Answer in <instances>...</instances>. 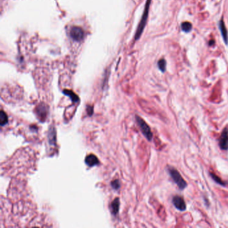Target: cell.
Instances as JSON below:
<instances>
[{"label":"cell","instance_id":"cell-1","mask_svg":"<svg viewBox=\"0 0 228 228\" xmlns=\"http://www.w3.org/2000/svg\"><path fill=\"white\" fill-rule=\"evenodd\" d=\"M151 2V0H147L146 4H145V8H144V12L143 13V16H142V18H141L140 23L139 24V26H138L137 30L136 31L135 36H134L135 40H139L140 38V37H141V35H142L143 32V30L144 29V27H145V26H146Z\"/></svg>","mask_w":228,"mask_h":228},{"label":"cell","instance_id":"cell-2","mask_svg":"<svg viewBox=\"0 0 228 228\" xmlns=\"http://www.w3.org/2000/svg\"><path fill=\"white\" fill-rule=\"evenodd\" d=\"M168 171L169 173V175L171 176V177L173 179V181L177 184L179 189L181 190H183L187 187V183L184 179H183L181 174L179 173V172L177 169L175 168L169 167L168 169Z\"/></svg>","mask_w":228,"mask_h":228},{"label":"cell","instance_id":"cell-18","mask_svg":"<svg viewBox=\"0 0 228 228\" xmlns=\"http://www.w3.org/2000/svg\"><path fill=\"white\" fill-rule=\"evenodd\" d=\"M86 110H87V112L88 115L91 116L92 115L93 113V106H87V109H86Z\"/></svg>","mask_w":228,"mask_h":228},{"label":"cell","instance_id":"cell-11","mask_svg":"<svg viewBox=\"0 0 228 228\" xmlns=\"http://www.w3.org/2000/svg\"><path fill=\"white\" fill-rule=\"evenodd\" d=\"M119 206H120V201H119V198H116L111 203V211H112V213L114 214V215L116 216L117 213H119Z\"/></svg>","mask_w":228,"mask_h":228},{"label":"cell","instance_id":"cell-8","mask_svg":"<svg viewBox=\"0 0 228 228\" xmlns=\"http://www.w3.org/2000/svg\"><path fill=\"white\" fill-rule=\"evenodd\" d=\"M219 27L221 34H222V36L223 37L224 42H225L226 44H228L227 30L226 27L225 23H224V21H223V18L220 20V22L219 23Z\"/></svg>","mask_w":228,"mask_h":228},{"label":"cell","instance_id":"cell-9","mask_svg":"<svg viewBox=\"0 0 228 228\" xmlns=\"http://www.w3.org/2000/svg\"><path fill=\"white\" fill-rule=\"evenodd\" d=\"M85 163L89 167H93L96 165H98L99 161L98 159L94 155H89L85 159Z\"/></svg>","mask_w":228,"mask_h":228},{"label":"cell","instance_id":"cell-3","mask_svg":"<svg viewBox=\"0 0 228 228\" xmlns=\"http://www.w3.org/2000/svg\"><path fill=\"white\" fill-rule=\"evenodd\" d=\"M135 118L137 123L139 124L140 129L141 130V132L143 134V135L147 138V139L148 141H151L152 139H153V133L151 132V130L149 126H148V124L145 123L144 120L143 119H141L140 116L137 115Z\"/></svg>","mask_w":228,"mask_h":228},{"label":"cell","instance_id":"cell-12","mask_svg":"<svg viewBox=\"0 0 228 228\" xmlns=\"http://www.w3.org/2000/svg\"><path fill=\"white\" fill-rule=\"evenodd\" d=\"M63 93L64 94H66V96H69V97L70 98V99L72 100V102H78L79 101V98L78 96L74 94V93L71 91H68V90H64V91H63Z\"/></svg>","mask_w":228,"mask_h":228},{"label":"cell","instance_id":"cell-5","mask_svg":"<svg viewBox=\"0 0 228 228\" xmlns=\"http://www.w3.org/2000/svg\"><path fill=\"white\" fill-rule=\"evenodd\" d=\"M219 147L223 151L228 149V127L224 128L219 139Z\"/></svg>","mask_w":228,"mask_h":228},{"label":"cell","instance_id":"cell-17","mask_svg":"<svg viewBox=\"0 0 228 228\" xmlns=\"http://www.w3.org/2000/svg\"><path fill=\"white\" fill-rule=\"evenodd\" d=\"M111 185H112L113 189H115L116 190V189H118L120 188V182H119L118 179H116V180L111 182Z\"/></svg>","mask_w":228,"mask_h":228},{"label":"cell","instance_id":"cell-13","mask_svg":"<svg viewBox=\"0 0 228 228\" xmlns=\"http://www.w3.org/2000/svg\"><path fill=\"white\" fill-rule=\"evenodd\" d=\"M8 117L6 113L3 110H1V112H0V124H1V126H4L5 124L8 123Z\"/></svg>","mask_w":228,"mask_h":228},{"label":"cell","instance_id":"cell-10","mask_svg":"<svg viewBox=\"0 0 228 228\" xmlns=\"http://www.w3.org/2000/svg\"><path fill=\"white\" fill-rule=\"evenodd\" d=\"M48 141L49 143L52 145H54L56 144V133L55 128L53 126H51L48 131Z\"/></svg>","mask_w":228,"mask_h":228},{"label":"cell","instance_id":"cell-14","mask_svg":"<svg viewBox=\"0 0 228 228\" xmlns=\"http://www.w3.org/2000/svg\"><path fill=\"white\" fill-rule=\"evenodd\" d=\"M181 29L185 32H189L192 29V24L188 22H183L181 23Z\"/></svg>","mask_w":228,"mask_h":228},{"label":"cell","instance_id":"cell-15","mask_svg":"<svg viewBox=\"0 0 228 228\" xmlns=\"http://www.w3.org/2000/svg\"><path fill=\"white\" fill-rule=\"evenodd\" d=\"M210 176L213 179L214 181H216L217 184H219L220 185H222V186H226V183L223 182L222 180V179H221L219 177H217V176L215 174L210 173Z\"/></svg>","mask_w":228,"mask_h":228},{"label":"cell","instance_id":"cell-7","mask_svg":"<svg viewBox=\"0 0 228 228\" xmlns=\"http://www.w3.org/2000/svg\"><path fill=\"white\" fill-rule=\"evenodd\" d=\"M48 107L46 105H45V104H40V105L37 106L36 113L38 118L41 120H44L46 119L48 115Z\"/></svg>","mask_w":228,"mask_h":228},{"label":"cell","instance_id":"cell-4","mask_svg":"<svg viewBox=\"0 0 228 228\" xmlns=\"http://www.w3.org/2000/svg\"><path fill=\"white\" fill-rule=\"evenodd\" d=\"M70 36L73 40L80 41L84 38V32L80 27H72L70 31Z\"/></svg>","mask_w":228,"mask_h":228},{"label":"cell","instance_id":"cell-16","mask_svg":"<svg viewBox=\"0 0 228 228\" xmlns=\"http://www.w3.org/2000/svg\"><path fill=\"white\" fill-rule=\"evenodd\" d=\"M158 67L162 72H165L167 67V62L165 59H161L158 62Z\"/></svg>","mask_w":228,"mask_h":228},{"label":"cell","instance_id":"cell-6","mask_svg":"<svg viewBox=\"0 0 228 228\" xmlns=\"http://www.w3.org/2000/svg\"><path fill=\"white\" fill-rule=\"evenodd\" d=\"M172 202L173 204L175 207V208L179 211H181V212H183V211L186 209V204L185 200L182 197L179 195L174 196L172 199Z\"/></svg>","mask_w":228,"mask_h":228}]
</instances>
